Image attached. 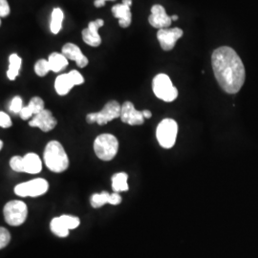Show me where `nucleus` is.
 <instances>
[{
  "label": "nucleus",
  "mask_w": 258,
  "mask_h": 258,
  "mask_svg": "<svg viewBox=\"0 0 258 258\" xmlns=\"http://www.w3.org/2000/svg\"><path fill=\"white\" fill-rule=\"evenodd\" d=\"M50 228L52 232L58 237H67L69 235V230L65 226L64 223L60 219V217H55L50 223Z\"/></svg>",
  "instance_id": "4be33fe9"
},
{
  "label": "nucleus",
  "mask_w": 258,
  "mask_h": 258,
  "mask_svg": "<svg viewBox=\"0 0 258 258\" xmlns=\"http://www.w3.org/2000/svg\"><path fill=\"white\" fill-rule=\"evenodd\" d=\"M19 116H20V118H21L22 120H27L34 116V113L32 112V110L30 109V107L27 105V106H24V107L22 108V110L20 111Z\"/></svg>",
  "instance_id": "2f4dec72"
},
{
  "label": "nucleus",
  "mask_w": 258,
  "mask_h": 258,
  "mask_svg": "<svg viewBox=\"0 0 258 258\" xmlns=\"http://www.w3.org/2000/svg\"><path fill=\"white\" fill-rule=\"evenodd\" d=\"M122 4L131 7V5H132V0H122Z\"/></svg>",
  "instance_id": "c9c22d12"
},
{
  "label": "nucleus",
  "mask_w": 258,
  "mask_h": 258,
  "mask_svg": "<svg viewBox=\"0 0 258 258\" xmlns=\"http://www.w3.org/2000/svg\"><path fill=\"white\" fill-rule=\"evenodd\" d=\"M43 160L47 167L55 173H61L69 166V159L62 145L57 141H51L44 149Z\"/></svg>",
  "instance_id": "f03ea898"
},
{
  "label": "nucleus",
  "mask_w": 258,
  "mask_h": 258,
  "mask_svg": "<svg viewBox=\"0 0 258 258\" xmlns=\"http://www.w3.org/2000/svg\"><path fill=\"white\" fill-rule=\"evenodd\" d=\"M13 125L12 120L10 118L9 115L6 114L5 112L1 111L0 112V126L2 128H9Z\"/></svg>",
  "instance_id": "c85d7f7f"
},
{
  "label": "nucleus",
  "mask_w": 258,
  "mask_h": 258,
  "mask_svg": "<svg viewBox=\"0 0 258 258\" xmlns=\"http://www.w3.org/2000/svg\"><path fill=\"white\" fill-rule=\"evenodd\" d=\"M119 150V141L112 134H102L94 141V151L99 159L108 162L113 160Z\"/></svg>",
  "instance_id": "7ed1b4c3"
},
{
  "label": "nucleus",
  "mask_w": 258,
  "mask_h": 258,
  "mask_svg": "<svg viewBox=\"0 0 258 258\" xmlns=\"http://www.w3.org/2000/svg\"><path fill=\"white\" fill-rule=\"evenodd\" d=\"M2 148H3V142L1 141V142H0V149Z\"/></svg>",
  "instance_id": "4c0bfd02"
},
{
  "label": "nucleus",
  "mask_w": 258,
  "mask_h": 258,
  "mask_svg": "<svg viewBox=\"0 0 258 258\" xmlns=\"http://www.w3.org/2000/svg\"><path fill=\"white\" fill-rule=\"evenodd\" d=\"M178 19H179V18H178V16H176V15L171 17V19H172V20H177Z\"/></svg>",
  "instance_id": "e433bc0d"
},
{
  "label": "nucleus",
  "mask_w": 258,
  "mask_h": 258,
  "mask_svg": "<svg viewBox=\"0 0 258 258\" xmlns=\"http://www.w3.org/2000/svg\"><path fill=\"white\" fill-rule=\"evenodd\" d=\"M110 195L111 194L107 191L93 194L91 200H90V204L94 209H99L106 204H109Z\"/></svg>",
  "instance_id": "5701e85b"
},
{
  "label": "nucleus",
  "mask_w": 258,
  "mask_h": 258,
  "mask_svg": "<svg viewBox=\"0 0 258 258\" xmlns=\"http://www.w3.org/2000/svg\"><path fill=\"white\" fill-rule=\"evenodd\" d=\"M120 203H121V196H120V194H118V192L111 194L109 204L113 205V206H116V205H119Z\"/></svg>",
  "instance_id": "473e14b6"
},
{
  "label": "nucleus",
  "mask_w": 258,
  "mask_h": 258,
  "mask_svg": "<svg viewBox=\"0 0 258 258\" xmlns=\"http://www.w3.org/2000/svg\"><path fill=\"white\" fill-rule=\"evenodd\" d=\"M57 121L54 118L52 112L44 109L34 116V118L29 121V125L32 127H38L43 132H49L55 128Z\"/></svg>",
  "instance_id": "ddd939ff"
},
{
  "label": "nucleus",
  "mask_w": 258,
  "mask_h": 258,
  "mask_svg": "<svg viewBox=\"0 0 258 258\" xmlns=\"http://www.w3.org/2000/svg\"><path fill=\"white\" fill-rule=\"evenodd\" d=\"M10 166L16 172L37 174L42 169V162L36 153H28L24 157H12L10 160Z\"/></svg>",
  "instance_id": "20e7f679"
},
{
  "label": "nucleus",
  "mask_w": 258,
  "mask_h": 258,
  "mask_svg": "<svg viewBox=\"0 0 258 258\" xmlns=\"http://www.w3.org/2000/svg\"><path fill=\"white\" fill-rule=\"evenodd\" d=\"M106 1H115V0H95L94 1V5L97 8H101V7L105 5Z\"/></svg>",
  "instance_id": "72a5a7b5"
},
{
  "label": "nucleus",
  "mask_w": 258,
  "mask_h": 258,
  "mask_svg": "<svg viewBox=\"0 0 258 258\" xmlns=\"http://www.w3.org/2000/svg\"><path fill=\"white\" fill-rule=\"evenodd\" d=\"M120 120L129 125H142L145 121L143 111H138L132 102H125L121 105Z\"/></svg>",
  "instance_id": "9b49d317"
},
{
  "label": "nucleus",
  "mask_w": 258,
  "mask_h": 258,
  "mask_svg": "<svg viewBox=\"0 0 258 258\" xmlns=\"http://www.w3.org/2000/svg\"><path fill=\"white\" fill-rule=\"evenodd\" d=\"M49 184L46 180L37 178L25 183L17 184L15 194L19 197H38L46 194Z\"/></svg>",
  "instance_id": "1a4fd4ad"
},
{
  "label": "nucleus",
  "mask_w": 258,
  "mask_h": 258,
  "mask_svg": "<svg viewBox=\"0 0 258 258\" xmlns=\"http://www.w3.org/2000/svg\"><path fill=\"white\" fill-rule=\"evenodd\" d=\"M178 133V124L172 119L162 120L156 129V137L158 143L162 148L169 149L175 145Z\"/></svg>",
  "instance_id": "423d86ee"
},
{
  "label": "nucleus",
  "mask_w": 258,
  "mask_h": 258,
  "mask_svg": "<svg viewBox=\"0 0 258 258\" xmlns=\"http://www.w3.org/2000/svg\"><path fill=\"white\" fill-rule=\"evenodd\" d=\"M10 14V6L7 0H0V17L6 18Z\"/></svg>",
  "instance_id": "7c9ffc66"
},
{
  "label": "nucleus",
  "mask_w": 258,
  "mask_h": 258,
  "mask_svg": "<svg viewBox=\"0 0 258 258\" xmlns=\"http://www.w3.org/2000/svg\"><path fill=\"white\" fill-rule=\"evenodd\" d=\"M48 61L50 63L51 71L55 73L60 72L68 65V58L62 53H52L48 57Z\"/></svg>",
  "instance_id": "a211bd4d"
},
{
  "label": "nucleus",
  "mask_w": 258,
  "mask_h": 258,
  "mask_svg": "<svg viewBox=\"0 0 258 258\" xmlns=\"http://www.w3.org/2000/svg\"><path fill=\"white\" fill-rule=\"evenodd\" d=\"M22 59L19 55L12 54L9 57V68L7 71V77L10 81H15L19 76Z\"/></svg>",
  "instance_id": "aec40b11"
},
{
  "label": "nucleus",
  "mask_w": 258,
  "mask_h": 258,
  "mask_svg": "<svg viewBox=\"0 0 258 258\" xmlns=\"http://www.w3.org/2000/svg\"><path fill=\"white\" fill-rule=\"evenodd\" d=\"M128 175L124 172L116 173L112 177V189L114 192H121V191H127L129 189L127 184Z\"/></svg>",
  "instance_id": "6ab92c4d"
},
{
  "label": "nucleus",
  "mask_w": 258,
  "mask_h": 258,
  "mask_svg": "<svg viewBox=\"0 0 258 258\" xmlns=\"http://www.w3.org/2000/svg\"><path fill=\"white\" fill-rule=\"evenodd\" d=\"M23 107H24V106H23L22 99H21L20 97H19V96H17V97H15V98L12 100V102H11L10 110L12 111V112H14L15 114H19L20 111L22 110Z\"/></svg>",
  "instance_id": "bb28decb"
},
{
  "label": "nucleus",
  "mask_w": 258,
  "mask_h": 258,
  "mask_svg": "<svg viewBox=\"0 0 258 258\" xmlns=\"http://www.w3.org/2000/svg\"><path fill=\"white\" fill-rule=\"evenodd\" d=\"M51 71V67L50 63L48 61V59H39L37 60V63L35 65V72L37 76L39 77H44L48 74V72Z\"/></svg>",
  "instance_id": "b1692460"
},
{
  "label": "nucleus",
  "mask_w": 258,
  "mask_h": 258,
  "mask_svg": "<svg viewBox=\"0 0 258 258\" xmlns=\"http://www.w3.org/2000/svg\"><path fill=\"white\" fill-rule=\"evenodd\" d=\"M11 241V234L7 229H0V249H4Z\"/></svg>",
  "instance_id": "cd10ccee"
},
{
  "label": "nucleus",
  "mask_w": 258,
  "mask_h": 258,
  "mask_svg": "<svg viewBox=\"0 0 258 258\" xmlns=\"http://www.w3.org/2000/svg\"><path fill=\"white\" fill-rule=\"evenodd\" d=\"M148 22L152 27L165 29L171 25L172 19L166 14V10L162 5H153L151 8V15L148 18Z\"/></svg>",
  "instance_id": "f8f14e48"
},
{
  "label": "nucleus",
  "mask_w": 258,
  "mask_h": 258,
  "mask_svg": "<svg viewBox=\"0 0 258 258\" xmlns=\"http://www.w3.org/2000/svg\"><path fill=\"white\" fill-rule=\"evenodd\" d=\"M152 89L157 98L164 102H173L178 97L177 88L166 74L157 75L152 82Z\"/></svg>",
  "instance_id": "39448f33"
},
{
  "label": "nucleus",
  "mask_w": 258,
  "mask_h": 258,
  "mask_svg": "<svg viewBox=\"0 0 258 258\" xmlns=\"http://www.w3.org/2000/svg\"><path fill=\"white\" fill-rule=\"evenodd\" d=\"M3 213L7 224H9L10 226L18 227L22 225L27 219V205L19 200L10 201L5 205Z\"/></svg>",
  "instance_id": "0eeeda50"
},
{
  "label": "nucleus",
  "mask_w": 258,
  "mask_h": 258,
  "mask_svg": "<svg viewBox=\"0 0 258 258\" xmlns=\"http://www.w3.org/2000/svg\"><path fill=\"white\" fill-rule=\"evenodd\" d=\"M212 64L223 91L228 94L239 92L246 80V71L237 53L231 47H219L212 53Z\"/></svg>",
  "instance_id": "f257e3e1"
},
{
  "label": "nucleus",
  "mask_w": 258,
  "mask_h": 258,
  "mask_svg": "<svg viewBox=\"0 0 258 258\" xmlns=\"http://www.w3.org/2000/svg\"><path fill=\"white\" fill-rule=\"evenodd\" d=\"M112 13L116 19H119V24L121 28H127L131 24L132 15L130 7L124 4H117L112 7Z\"/></svg>",
  "instance_id": "dca6fc26"
},
{
  "label": "nucleus",
  "mask_w": 258,
  "mask_h": 258,
  "mask_svg": "<svg viewBox=\"0 0 258 258\" xmlns=\"http://www.w3.org/2000/svg\"><path fill=\"white\" fill-rule=\"evenodd\" d=\"M121 106L117 101L107 102L102 110L97 113H90L86 116V121L88 123L97 122L100 125H104L108 121L120 118Z\"/></svg>",
  "instance_id": "6e6552de"
},
{
  "label": "nucleus",
  "mask_w": 258,
  "mask_h": 258,
  "mask_svg": "<svg viewBox=\"0 0 258 258\" xmlns=\"http://www.w3.org/2000/svg\"><path fill=\"white\" fill-rule=\"evenodd\" d=\"M183 30L180 28L160 29L157 33V38L163 50L170 51L175 47L176 41L183 37Z\"/></svg>",
  "instance_id": "9d476101"
},
{
  "label": "nucleus",
  "mask_w": 258,
  "mask_h": 258,
  "mask_svg": "<svg viewBox=\"0 0 258 258\" xmlns=\"http://www.w3.org/2000/svg\"><path fill=\"white\" fill-rule=\"evenodd\" d=\"M104 25L102 19H96L88 24V27L83 31V41L92 47H98L102 43V38L99 35V29Z\"/></svg>",
  "instance_id": "4468645a"
},
{
  "label": "nucleus",
  "mask_w": 258,
  "mask_h": 258,
  "mask_svg": "<svg viewBox=\"0 0 258 258\" xmlns=\"http://www.w3.org/2000/svg\"><path fill=\"white\" fill-rule=\"evenodd\" d=\"M75 84L68 74L59 75L55 82V89L59 96H65L74 87Z\"/></svg>",
  "instance_id": "f3484780"
},
{
  "label": "nucleus",
  "mask_w": 258,
  "mask_h": 258,
  "mask_svg": "<svg viewBox=\"0 0 258 258\" xmlns=\"http://www.w3.org/2000/svg\"><path fill=\"white\" fill-rule=\"evenodd\" d=\"M64 19V15L62 10L59 8H55L51 15V23H50V30L53 34H58L62 27V22Z\"/></svg>",
  "instance_id": "412c9836"
},
{
  "label": "nucleus",
  "mask_w": 258,
  "mask_h": 258,
  "mask_svg": "<svg viewBox=\"0 0 258 258\" xmlns=\"http://www.w3.org/2000/svg\"><path fill=\"white\" fill-rule=\"evenodd\" d=\"M28 106L34 113V115H37L38 113H40L41 111L44 110V102L39 97H34V98L31 99Z\"/></svg>",
  "instance_id": "393cba45"
},
{
  "label": "nucleus",
  "mask_w": 258,
  "mask_h": 258,
  "mask_svg": "<svg viewBox=\"0 0 258 258\" xmlns=\"http://www.w3.org/2000/svg\"><path fill=\"white\" fill-rule=\"evenodd\" d=\"M69 75L73 81L75 85H81L84 83V79H83V75L80 72H78L77 70H72L69 72Z\"/></svg>",
  "instance_id": "c756f323"
},
{
  "label": "nucleus",
  "mask_w": 258,
  "mask_h": 258,
  "mask_svg": "<svg viewBox=\"0 0 258 258\" xmlns=\"http://www.w3.org/2000/svg\"><path fill=\"white\" fill-rule=\"evenodd\" d=\"M59 217H60V219L62 220V222L64 223L65 226L67 227V229H68L69 231H70V230L77 229V228L80 226V224H81L80 219H79L78 217H76V216L61 215V216H59Z\"/></svg>",
  "instance_id": "a878e982"
},
{
  "label": "nucleus",
  "mask_w": 258,
  "mask_h": 258,
  "mask_svg": "<svg viewBox=\"0 0 258 258\" xmlns=\"http://www.w3.org/2000/svg\"><path fill=\"white\" fill-rule=\"evenodd\" d=\"M61 53L68 59L76 61L77 65L81 68H84L89 62L88 58L82 53V50L80 49V47L74 43H66L64 46L62 47Z\"/></svg>",
  "instance_id": "2eb2a0df"
},
{
  "label": "nucleus",
  "mask_w": 258,
  "mask_h": 258,
  "mask_svg": "<svg viewBox=\"0 0 258 258\" xmlns=\"http://www.w3.org/2000/svg\"><path fill=\"white\" fill-rule=\"evenodd\" d=\"M143 115H144V117H145L146 119H150V118H151V116H152L151 112L149 110L143 111Z\"/></svg>",
  "instance_id": "f704fd0d"
}]
</instances>
